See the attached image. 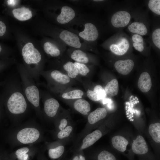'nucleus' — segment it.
<instances>
[{"label": "nucleus", "mask_w": 160, "mask_h": 160, "mask_svg": "<svg viewBox=\"0 0 160 160\" xmlns=\"http://www.w3.org/2000/svg\"><path fill=\"white\" fill-rule=\"evenodd\" d=\"M28 102L23 92L21 84L17 80L13 79L7 102L9 111L14 115L22 114L27 109Z\"/></svg>", "instance_id": "nucleus-2"}, {"label": "nucleus", "mask_w": 160, "mask_h": 160, "mask_svg": "<svg viewBox=\"0 0 160 160\" xmlns=\"http://www.w3.org/2000/svg\"><path fill=\"white\" fill-rule=\"evenodd\" d=\"M85 50L70 47L67 50L70 58L76 62L87 64L91 61V56Z\"/></svg>", "instance_id": "nucleus-8"}, {"label": "nucleus", "mask_w": 160, "mask_h": 160, "mask_svg": "<svg viewBox=\"0 0 160 160\" xmlns=\"http://www.w3.org/2000/svg\"><path fill=\"white\" fill-rule=\"evenodd\" d=\"M67 45L59 41L57 43L51 41H47L43 45V48L46 53L53 57L60 56L66 49Z\"/></svg>", "instance_id": "nucleus-7"}, {"label": "nucleus", "mask_w": 160, "mask_h": 160, "mask_svg": "<svg viewBox=\"0 0 160 160\" xmlns=\"http://www.w3.org/2000/svg\"><path fill=\"white\" fill-rule=\"evenodd\" d=\"M23 92L28 102L37 109L40 105V92L35 80L25 68H20L19 70Z\"/></svg>", "instance_id": "nucleus-4"}, {"label": "nucleus", "mask_w": 160, "mask_h": 160, "mask_svg": "<svg viewBox=\"0 0 160 160\" xmlns=\"http://www.w3.org/2000/svg\"><path fill=\"white\" fill-rule=\"evenodd\" d=\"M129 47V44L128 40L123 38L117 44H112L110 46L111 51L115 55H122L125 54Z\"/></svg>", "instance_id": "nucleus-13"}, {"label": "nucleus", "mask_w": 160, "mask_h": 160, "mask_svg": "<svg viewBox=\"0 0 160 160\" xmlns=\"http://www.w3.org/2000/svg\"><path fill=\"white\" fill-rule=\"evenodd\" d=\"M128 28L130 32L140 35H145L147 33L146 26L141 22L133 23L128 26Z\"/></svg>", "instance_id": "nucleus-21"}, {"label": "nucleus", "mask_w": 160, "mask_h": 160, "mask_svg": "<svg viewBox=\"0 0 160 160\" xmlns=\"http://www.w3.org/2000/svg\"><path fill=\"white\" fill-rule=\"evenodd\" d=\"M111 143L114 148L122 152L126 150L129 143L126 138L120 135H116L113 137L111 139Z\"/></svg>", "instance_id": "nucleus-19"}, {"label": "nucleus", "mask_w": 160, "mask_h": 160, "mask_svg": "<svg viewBox=\"0 0 160 160\" xmlns=\"http://www.w3.org/2000/svg\"><path fill=\"white\" fill-rule=\"evenodd\" d=\"M74 64L77 68L79 74L85 76L87 75L90 71V69L86 64L74 62Z\"/></svg>", "instance_id": "nucleus-28"}, {"label": "nucleus", "mask_w": 160, "mask_h": 160, "mask_svg": "<svg viewBox=\"0 0 160 160\" xmlns=\"http://www.w3.org/2000/svg\"><path fill=\"white\" fill-rule=\"evenodd\" d=\"M74 109L80 113L87 115L91 110L90 105L86 100L83 99H79L74 103Z\"/></svg>", "instance_id": "nucleus-20"}, {"label": "nucleus", "mask_w": 160, "mask_h": 160, "mask_svg": "<svg viewBox=\"0 0 160 160\" xmlns=\"http://www.w3.org/2000/svg\"><path fill=\"white\" fill-rule=\"evenodd\" d=\"M1 45H0V52H1Z\"/></svg>", "instance_id": "nucleus-40"}, {"label": "nucleus", "mask_w": 160, "mask_h": 160, "mask_svg": "<svg viewBox=\"0 0 160 160\" xmlns=\"http://www.w3.org/2000/svg\"><path fill=\"white\" fill-rule=\"evenodd\" d=\"M40 133L37 129L32 127L25 128L17 133V138L20 143L28 144L33 143L39 138Z\"/></svg>", "instance_id": "nucleus-5"}, {"label": "nucleus", "mask_w": 160, "mask_h": 160, "mask_svg": "<svg viewBox=\"0 0 160 160\" xmlns=\"http://www.w3.org/2000/svg\"><path fill=\"white\" fill-rule=\"evenodd\" d=\"M29 151V149L26 147H23L17 150L15 152L17 156L27 154Z\"/></svg>", "instance_id": "nucleus-32"}, {"label": "nucleus", "mask_w": 160, "mask_h": 160, "mask_svg": "<svg viewBox=\"0 0 160 160\" xmlns=\"http://www.w3.org/2000/svg\"><path fill=\"white\" fill-rule=\"evenodd\" d=\"M97 160H116L114 156L108 151L104 150L98 155Z\"/></svg>", "instance_id": "nucleus-29"}, {"label": "nucleus", "mask_w": 160, "mask_h": 160, "mask_svg": "<svg viewBox=\"0 0 160 160\" xmlns=\"http://www.w3.org/2000/svg\"><path fill=\"white\" fill-rule=\"evenodd\" d=\"M137 86L143 92H147L150 89L152 82L150 76L148 73L143 72L141 74L138 81Z\"/></svg>", "instance_id": "nucleus-16"}, {"label": "nucleus", "mask_w": 160, "mask_h": 160, "mask_svg": "<svg viewBox=\"0 0 160 160\" xmlns=\"http://www.w3.org/2000/svg\"><path fill=\"white\" fill-rule=\"evenodd\" d=\"M77 34L86 44L91 43L97 39L99 33L96 26L88 18V15L81 14L66 28Z\"/></svg>", "instance_id": "nucleus-1"}, {"label": "nucleus", "mask_w": 160, "mask_h": 160, "mask_svg": "<svg viewBox=\"0 0 160 160\" xmlns=\"http://www.w3.org/2000/svg\"><path fill=\"white\" fill-rule=\"evenodd\" d=\"M40 75L45 77L51 84H66L70 81V78L68 75L63 74L60 71L54 70L50 71H41Z\"/></svg>", "instance_id": "nucleus-6"}, {"label": "nucleus", "mask_w": 160, "mask_h": 160, "mask_svg": "<svg viewBox=\"0 0 160 160\" xmlns=\"http://www.w3.org/2000/svg\"><path fill=\"white\" fill-rule=\"evenodd\" d=\"M12 13L14 17L20 21L29 20L32 17L31 11L29 9L24 7L14 9Z\"/></svg>", "instance_id": "nucleus-18"}, {"label": "nucleus", "mask_w": 160, "mask_h": 160, "mask_svg": "<svg viewBox=\"0 0 160 160\" xmlns=\"http://www.w3.org/2000/svg\"><path fill=\"white\" fill-rule=\"evenodd\" d=\"M17 157L20 160H28V156L27 154H26L21 156H17Z\"/></svg>", "instance_id": "nucleus-38"}, {"label": "nucleus", "mask_w": 160, "mask_h": 160, "mask_svg": "<svg viewBox=\"0 0 160 160\" xmlns=\"http://www.w3.org/2000/svg\"><path fill=\"white\" fill-rule=\"evenodd\" d=\"M63 68L67 73L68 76L70 78H75L79 74L74 63L71 61L68 60L64 63Z\"/></svg>", "instance_id": "nucleus-23"}, {"label": "nucleus", "mask_w": 160, "mask_h": 160, "mask_svg": "<svg viewBox=\"0 0 160 160\" xmlns=\"http://www.w3.org/2000/svg\"><path fill=\"white\" fill-rule=\"evenodd\" d=\"M44 111L46 114L50 117H53L56 114L60 104L55 99L52 97L46 98L44 102Z\"/></svg>", "instance_id": "nucleus-10"}, {"label": "nucleus", "mask_w": 160, "mask_h": 160, "mask_svg": "<svg viewBox=\"0 0 160 160\" xmlns=\"http://www.w3.org/2000/svg\"><path fill=\"white\" fill-rule=\"evenodd\" d=\"M133 46L135 49L140 52H142L144 49L143 42H134Z\"/></svg>", "instance_id": "nucleus-33"}, {"label": "nucleus", "mask_w": 160, "mask_h": 160, "mask_svg": "<svg viewBox=\"0 0 160 160\" xmlns=\"http://www.w3.org/2000/svg\"><path fill=\"white\" fill-rule=\"evenodd\" d=\"M134 66V62L131 59L118 60L114 64L116 71L124 75H127L130 73Z\"/></svg>", "instance_id": "nucleus-12"}, {"label": "nucleus", "mask_w": 160, "mask_h": 160, "mask_svg": "<svg viewBox=\"0 0 160 160\" xmlns=\"http://www.w3.org/2000/svg\"><path fill=\"white\" fill-rule=\"evenodd\" d=\"M88 97L93 101H97L105 97L106 93L103 87L100 85L95 86L93 90L88 89L87 92Z\"/></svg>", "instance_id": "nucleus-15"}, {"label": "nucleus", "mask_w": 160, "mask_h": 160, "mask_svg": "<svg viewBox=\"0 0 160 160\" xmlns=\"http://www.w3.org/2000/svg\"><path fill=\"white\" fill-rule=\"evenodd\" d=\"M131 15L129 12L124 11H120L113 15L111 22L112 25L115 27H124L128 24Z\"/></svg>", "instance_id": "nucleus-9"}, {"label": "nucleus", "mask_w": 160, "mask_h": 160, "mask_svg": "<svg viewBox=\"0 0 160 160\" xmlns=\"http://www.w3.org/2000/svg\"><path fill=\"white\" fill-rule=\"evenodd\" d=\"M72 160H86V159L84 156L79 154L74 156Z\"/></svg>", "instance_id": "nucleus-37"}, {"label": "nucleus", "mask_w": 160, "mask_h": 160, "mask_svg": "<svg viewBox=\"0 0 160 160\" xmlns=\"http://www.w3.org/2000/svg\"><path fill=\"white\" fill-rule=\"evenodd\" d=\"M64 151V146L60 145L57 147L49 149L48 151V155L52 159H57L63 155Z\"/></svg>", "instance_id": "nucleus-26"}, {"label": "nucleus", "mask_w": 160, "mask_h": 160, "mask_svg": "<svg viewBox=\"0 0 160 160\" xmlns=\"http://www.w3.org/2000/svg\"><path fill=\"white\" fill-rule=\"evenodd\" d=\"M132 39L134 42L142 43L143 42L142 36L139 34H135L133 35Z\"/></svg>", "instance_id": "nucleus-34"}, {"label": "nucleus", "mask_w": 160, "mask_h": 160, "mask_svg": "<svg viewBox=\"0 0 160 160\" xmlns=\"http://www.w3.org/2000/svg\"><path fill=\"white\" fill-rule=\"evenodd\" d=\"M148 7L149 9L157 15H160V0H149Z\"/></svg>", "instance_id": "nucleus-27"}, {"label": "nucleus", "mask_w": 160, "mask_h": 160, "mask_svg": "<svg viewBox=\"0 0 160 160\" xmlns=\"http://www.w3.org/2000/svg\"><path fill=\"white\" fill-rule=\"evenodd\" d=\"M73 130V127L71 126L65 127L64 129L60 130L57 134V137L62 139L68 137Z\"/></svg>", "instance_id": "nucleus-31"}, {"label": "nucleus", "mask_w": 160, "mask_h": 160, "mask_svg": "<svg viewBox=\"0 0 160 160\" xmlns=\"http://www.w3.org/2000/svg\"><path fill=\"white\" fill-rule=\"evenodd\" d=\"M6 28L5 24L0 21V36L4 35L6 31Z\"/></svg>", "instance_id": "nucleus-35"}, {"label": "nucleus", "mask_w": 160, "mask_h": 160, "mask_svg": "<svg viewBox=\"0 0 160 160\" xmlns=\"http://www.w3.org/2000/svg\"><path fill=\"white\" fill-rule=\"evenodd\" d=\"M152 39L154 44L159 49H160V29L155 30L152 34Z\"/></svg>", "instance_id": "nucleus-30"}, {"label": "nucleus", "mask_w": 160, "mask_h": 160, "mask_svg": "<svg viewBox=\"0 0 160 160\" xmlns=\"http://www.w3.org/2000/svg\"><path fill=\"white\" fill-rule=\"evenodd\" d=\"M68 123L67 120L65 119H62L60 121V124L59 126V128L61 130L64 129Z\"/></svg>", "instance_id": "nucleus-36"}, {"label": "nucleus", "mask_w": 160, "mask_h": 160, "mask_svg": "<svg viewBox=\"0 0 160 160\" xmlns=\"http://www.w3.org/2000/svg\"><path fill=\"white\" fill-rule=\"evenodd\" d=\"M84 94L83 92L80 89H75L65 92L62 95V97L65 99H81Z\"/></svg>", "instance_id": "nucleus-25"}, {"label": "nucleus", "mask_w": 160, "mask_h": 160, "mask_svg": "<svg viewBox=\"0 0 160 160\" xmlns=\"http://www.w3.org/2000/svg\"><path fill=\"white\" fill-rule=\"evenodd\" d=\"M119 89L118 81L116 79H114L108 83L104 89L106 94L112 97L118 94Z\"/></svg>", "instance_id": "nucleus-22"}, {"label": "nucleus", "mask_w": 160, "mask_h": 160, "mask_svg": "<svg viewBox=\"0 0 160 160\" xmlns=\"http://www.w3.org/2000/svg\"><path fill=\"white\" fill-rule=\"evenodd\" d=\"M22 55L28 66L26 69L35 81H37L42 71L40 66L42 58L41 53L32 43L28 42L23 48Z\"/></svg>", "instance_id": "nucleus-3"}, {"label": "nucleus", "mask_w": 160, "mask_h": 160, "mask_svg": "<svg viewBox=\"0 0 160 160\" xmlns=\"http://www.w3.org/2000/svg\"><path fill=\"white\" fill-rule=\"evenodd\" d=\"M107 112L103 108H98L91 112L88 117L89 123L93 124L104 118L107 116Z\"/></svg>", "instance_id": "nucleus-17"}, {"label": "nucleus", "mask_w": 160, "mask_h": 160, "mask_svg": "<svg viewBox=\"0 0 160 160\" xmlns=\"http://www.w3.org/2000/svg\"><path fill=\"white\" fill-rule=\"evenodd\" d=\"M149 133L154 141L160 142V123L157 122L151 124L148 128Z\"/></svg>", "instance_id": "nucleus-24"}, {"label": "nucleus", "mask_w": 160, "mask_h": 160, "mask_svg": "<svg viewBox=\"0 0 160 160\" xmlns=\"http://www.w3.org/2000/svg\"><path fill=\"white\" fill-rule=\"evenodd\" d=\"M16 1L15 0H8L7 2L9 4L13 5L14 4H15V2Z\"/></svg>", "instance_id": "nucleus-39"}, {"label": "nucleus", "mask_w": 160, "mask_h": 160, "mask_svg": "<svg viewBox=\"0 0 160 160\" xmlns=\"http://www.w3.org/2000/svg\"><path fill=\"white\" fill-rule=\"evenodd\" d=\"M102 135V132L98 129L88 134L83 140L81 150L85 149L92 145L101 138Z\"/></svg>", "instance_id": "nucleus-14"}, {"label": "nucleus", "mask_w": 160, "mask_h": 160, "mask_svg": "<svg viewBox=\"0 0 160 160\" xmlns=\"http://www.w3.org/2000/svg\"><path fill=\"white\" fill-rule=\"evenodd\" d=\"M132 149L134 153L138 155L144 154L148 152V146L142 136L139 135L133 140L132 144Z\"/></svg>", "instance_id": "nucleus-11"}]
</instances>
